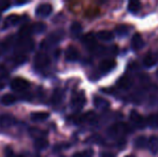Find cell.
<instances>
[{
	"label": "cell",
	"instance_id": "obj_35",
	"mask_svg": "<svg viewBox=\"0 0 158 157\" xmlns=\"http://www.w3.org/2000/svg\"><path fill=\"white\" fill-rule=\"evenodd\" d=\"M67 147H69L68 143H57V144L54 147V152L55 153H57V152L63 151L64 149H67Z\"/></svg>",
	"mask_w": 158,
	"mask_h": 157
},
{
	"label": "cell",
	"instance_id": "obj_31",
	"mask_svg": "<svg viewBox=\"0 0 158 157\" xmlns=\"http://www.w3.org/2000/svg\"><path fill=\"white\" fill-rule=\"evenodd\" d=\"M146 125L151 126L152 128H158V114H152L146 119Z\"/></svg>",
	"mask_w": 158,
	"mask_h": 157
},
{
	"label": "cell",
	"instance_id": "obj_41",
	"mask_svg": "<svg viewBox=\"0 0 158 157\" xmlns=\"http://www.w3.org/2000/svg\"><path fill=\"white\" fill-rule=\"evenodd\" d=\"M156 74H157V76H158V70H157V72H156Z\"/></svg>",
	"mask_w": 158,
	"mask_h": 157
},
{
	"label": "cell",
	"instance_id": "obj_4",
	"mask_svg": "<svg viewBox=\"0 0 158 157\" xmlns=\"http://www.w3.org/2000/svg\"><path fill=\"white\" fill-rule=\"evenodd\" d=\"M50 57L45 53H38L35 56V66L37 68H44L50 65Z\"/></svg>",
	"mask_w": 158,
	"mask_h": 157
},
{
	"label": "cell",
	"instance_id": "obj_18",
	"mask_svg": "<svg viewBox=\"0 0 158 157\" xmlns=\"http://www.w3.org/2000/svg\"><path fill=\"white\" fill-rule=\"evenodd\" d=\"M50 118L48 112H32L30 114V118L32 122H43Z\"/></svg>",
	"mask_w": 158,
	"mask_h": 157
},
{
	"label": "cell",
	"instance_id": "obj_7",
	"mask_svg": "<svg viewBox=\"0 0 158 157\" xmlns=\"http://www.w3.org/2000/svg\"><path fill=\"white\" fill-rule=\"evenodd\" d=\"M130 119L132 121V123L137 126L138 128H144L146 126L145 119L142 118V115L137 111H131L130 112Z\"/></svg>",
	"mask_w": 158,
	"mask_h": 157
},
{
	"label": "cell",
	"instance_id": "obj_38",
	"mask_svg": "<svg viewBox=\"0 0 158 157\" xmlns=\"http://www.w3.org/2000/svg\"><path fill=\"white\" fill-rule=\"evenodd\" d=\"M100 157H115V156H114V154L109 153V152H102V153L100 154Z\"/></svg>",
	"mask_w": 158,
	"mask_h": 157
},
{
	"label": "cell",
	"instance_id": "obj_34",
	"mask_svg": "<svg viewBox=\"0 0 158 157\" xmlns=\"http://www.w3.org/2000/svg\"><path fill=\"white\" fill-rule=\"evenodd\" d=\"M94 151L93 150H86V151L80 152V153H75L73 157H93Z\"/></svg>",
	"mask_w": 158,
	"mask_h": 157
},
{
	"label": "cell",
	"instance_id": "obj_6",
	"mask_svg": "<svg viewBox=\"0 0 158 157\" xmlns=\"http://www.w3.org/2000/svg\"><path fill=\"white\" fill-rule=\"evenodd\" d=\"M53 8L50 3H41L35 9V15L40 17H46L52 13Z\"/></svg>",
	"mask_w": 158,
	"mask_h": 157
},
{
	"label": "cell",
	"instance_id": "obj_11",
	"mask_svg": "<svg viewBox=\"0 0 158 157\" xmlns=\"http://www.w3.org/2000/svg\"><path fill=\"white\" fill-rule=\"evenodd\" d=\"M122 131H125V125L124 124H114L106 130V134L111 138H114V137L118 136L119 132Z\"/></svg>",
	"mask_w": 158,
	"mask_h": 157
},
{
	"label": "cell",
	"instance_id": "obj_2",
	"mask_svg": "<svg viewBox=\"0 0 158 157\" xmlns=\"http://www.w3.org/2000/svg\"><path fill=\"white\" fill-rule=\"evenodd\" d=\"M28 85H29V83L25 79L22 78H15L11 81V88L14 92H24L27 89Z\"/></svg>",
	"mask_w": 158,
	"mask_h": 157
},
{
	"label": "cell",
	"instance_id": "obj_14",
	"mask_svg": "<svg viewBox=\"0 0 158 157\" xmlns=\"http://www.w3.org/2000/svg\"><path fill=\"white\" fill-rule=\"evenodd\" d=\"M131 45H132L133 50H135V51H139L143 48V45H144L143 39H142V37L140 36L139 34L133 35L132 40H131Z\"/></svg>",
	"mask_w": 158,
	"mask_h": 157
},
{
	"label": "cell",
	"instance_id": "obj_1",
	"mask_svg": "<svg viewBox=\"0 0 158 157\" xmlns=\"http://www.w3.org/2000/svg\"><path fill=\"white\" fill-rule=\"evenodd\" d=\"M64 30H60V29L52 32L48 38L42 41L41 48H52V46L56 45V44L64 38Z\"/></svg>",
	"mask_w": 158,
	"mask_h": 157
},
{
	"label": "cell",
	"instance_id": "obj_24",
	"mask_svg": "<svg viewBox=\"0 0 158 157\" xmlns=\"http://www.w3.org/2000/svg\"><path fill=\"white\" fill-rule=\"evenodd\" d=\"M48 140L45 138H41V139H35V147L39 151H42V150L48 149Z\"/></svg>",
	"mask_w": 158,
	"mask_h": 157
},
{
	"label": "cell",
	"instance_id": "obj_3",
	"mask_svg": "<svg viewBox=\"0 0 158 157\" xmlns=\"http://www.w3.org/2000/svg\"><path fill=\"white\" fill-rule=\"evenodd\" d=\"M86 102V99L85 96H84V93L83 92H80V93H74L72 96V107L73 109L75 110H80L84 107Z\"/></svg>",
	"mask_w": 158,
	"mask_h": 157
},
{
	"label": "cell",
	"instance_id": "obj_40",
	"mask_svg": "<svg viewBox=\"0 0 158 157\" xmlns=\"http://www.w3.org/2000/svg\"><path fill=\"white\" fill-rule=\"evenodd\" d=\"M16 157H24V156H22V155H19V156H16Z\"/></svg>",
	"mask_w": 158,
	"mask_h": 157
},
{
	"label": "cell",
	"instance_id": "obj_27",
	"mask_svg": "<svg viewBox=\"0 0 158 157\" xmlns=\"http://www.w3.org/2000/svg\"><path fill=\"white\" fill-rule=\"evenodd\" d=\"M31 26H23V27L19 29V39H26L30 38V35H31Z\"/></svg>",
	"mask_w": 158,
	"mask_h": 157
},
{
	"label": "cell",
	"instance_id": "obj_25",
	"mask_svg": "<svg viewBox=\"0 0 158 157\" xmlns=\"http://www.w3.org/2000/svg\"><path fill=\"white\" fill-rule=\"evenodd\" d=\"M82 30H83V28H82V25L79 23V22H73L72 24H71V27H70V31H71V35H72L73 37H77L81 35Z\"/></svg>",
	"mask_w": 158,
	"mask_h": 157
},
{
	"label": "cell",
	"instance_id": "obj_16",
	"mask_svg": "<svg viewBox=\"0 0 158 157\" xmlns=\"http://www.w3.org/2000/svg\"><path fill=\"white\" fill-rule=\"evenodd\" d=\"M64 93L61 88H56V89L53 92V96H52V102L54 105H59L61 101L64 100Z\"/></svg>",
	"mask_w": 158,
	"mask_h": 157
},
{
	"label": "cell",
	"instance_id": "obj_8",
	"mask_svg": "<svg viewBox=\"0 0 158 157\" xmlns=\"http://www.w3.org/2000/svg\"><path fill=\"white\" fill-rule=\"evenodd\" d=\"M64 56H66V59L68 61H75V60H77V59H79L80 53H79V51H77V48H75V46L70 45V46H68V48H67Z\"/></svg>",
	"mask_w": 158,
	"mask_h": 157
},
{
	"label": "cell",
	"instance_id": "obj_21",
	"mask_svg": "<svg viewBox=\"0 0 158 157\" xmlns=\"http://www.w3.org/2000/svg\"><path fill=\"white\" fill-rule=\"evenodd\" d=\"M19 22V16L16 14H12V15H9L8 17L6 19V21H4V29L8 27H10V26H14L16 25L17 23Z\"/></svg>",
	"mask_w": 158,
	"mask_h": 157
},
{
	"label": "cell",
	"instance_id": "obj_37",
	"mask_svg": "<svg viewBox=\"0 0 158 157\" xmlns=\"http://www.w3.org/2000/svg\"><path fill=\"white\" fill-rule=\"evenodd\" d=\"M9 6H10V2H8V1H0V12L8 10Z\"/></svg>",
	"mask_w": 158,
	"mask_h": 157
},
{
	"label": "cell",
	"instance_id": "obj_30",
	"mask_svg": "<svg viewBox=\"0 0 158 157\" xmlns=\"http://www.w3.org/2000/svg\"><path fill=\"white\" fill-rule=\"evenodd\" d=\"M46 29V25L44 23H41V22H38V23L33 24L31 26V31L35 32V34H41V32H44Z\"/></svg>",
	"mask_w": 158,
	"mask_h": 157
},
{
	"label": "cell",
	"instance_id": "obj_29",
	"mask_svg": "<svg viewBox=\"0 0 158 157\" xmlns=\"http://www.w3.org/2000/svg\"><path fill=\"white\" fill-rule=\"evenodd\" d=\"M129 30H130V28H129L127 25H118V26H116V28H115V32H116L118 37L127 36Z\"/></svg>",
	"mask_w": 158,
	"mask_h": 157
},
{
	"label": "cell",
	"instance_id": "obj_39",
	"mask_svg": "<svg viewBox=\"0 0 158 157\" xmlns=\"http://www.w3.org/2000/svg\"><path fill=\"white\" fill-rule=\"evenodd\" d=\"M126 157H135V155H127Z\"/></svg>",
	"mask_w": 158,
	"mask_h": 157
},
{
	"label": "cell",
	"instance_id": "obj_13",
	"mask_svg": "<svg viewBox=\"0 0 158 157\" xmlns=\"http://www.w3.org/2000/svg\"><path fill=\"white\" fill-rule=\"evenodd\" d=\"M157 61H158L157 55L153 52H148V54L144 56V59H143V63L146 67H153V66L156 65Z\"/></svg>",
	"mask_w": 158,
	"mask_h": 157
},
{
	"label": "cell",
	"instance_id": "obj_36",
	"mask_svg": "<svg viewBox=\"0 0 158 157\" xmlns=\"http://www.w3.org/2000/svg\"><path fill=\"white\" fill-rule=\"evenodd\" d=\"M4 156L6 157H16V155L14 154V152H13L12 147H6V149H4Z\"/></svg>",
	"mask_w": 158,
	"mask_h": 157
},
{
	"label": "cell",
	"instance_id": "obj_10",
	"mask_svg": "<svg viewBox=\"0 0 158 157\" xmlns=\"http://www.w3.org/2000/svg\"><path fill=\"white\" fill-rule=\"evenodd\" d=\"M16 122V119L10 114H2L0 115V127L1 128H9L13 126Z\"/></svg>",
	"mask_w": 158,
	"mask_h": 157
},
{
	"label": "cell",
	"instance_id": "obj_33",
	"mask_svg": "<svg viewBox=\"0 0 158 157\" xmlns=\"http://www.w3.org/2000/svg\"><path fill=\"white\" fill-rule=\"evenodd\" d=\"M82 119L88 122V123H95L96 119H97V115H96L94 112H87L85 115L82 116Z\"/></svg>",
	"mask_w": 158,
	"mask_h": 157
},
{
	"label": "cell",
	"instance_id": "obj_22",
	"mask_svg": "<svg viewBox=\"0 0 158 157\" xmlns=\"http://www.w3.org/2000/svg\"><path fill=\"white\" fill-rule=\"evenodd\" d=\"M131 84H132V82H131L130 78L127 76H122V78L118 80V82H117V86H118L119 88H122V89H128L131 86Z\"/></svg>",
	"mask_w": 158,
	"mask_h": 157
},
{
	"label": "cell",
	"instance_id": "obj_15",
	"mask_svg": "<svg viewBox=\"0 0 158 157\" xmlns=\"http://www.w3.org/2000/svg\"><path fill=\"white\" fill-rule=\"evenodd\" d=\"M0 102H1V105H4V107H9V105H12L16 102V97L12 94H6L1 97Z\"/></svg>",
	"mask_w": 158,
	"mask_h": 157
},
{
	"label": "cell",
	"instance_id": "obj_28",
	"mask_svg": "<svg viewBox=\"0 0 158 157\" xmlns=\"http://www.w3.org/2000/svg\"><path fill=\"white\" fill-rule=\"evenodd\" d=\"M148 139H146L144 136H140L135 139L133 144H135V147H137V149H143V147H148Z\"/></svg>",
	"mask_w": 158,
	"mask_h": 157
},
{
	"label": "cell",
	"instance_id": "obj_32",
	"mask_svg": "<svg viewBox=\"0 0 158 157\" xmlns=\"http://www.w3.org/2000/svg\"><path fill=\"white\" fill-rule=\"evenodd\" d=\"M13 60H14V64L16 66H21V65H24V64L28 60V58H27V56H25L24 54H19L14 57Z\"/></svg>",
	"mask_w": 158,
	"mask_h": 157
},
{
	"label": "cell",
	"instance_id": "obj_9",
	"mask_svg": "<svg viewBox=\"0 0 158 157\" xmlns=\"http://www.w3.org/2000/svg\"><path fill=\"white\" fill-rule=\"evenodd\" d=\"M19 48H22L25 52H30L35 48V42L31 38H26V39H19Z\"/></svg>",
	"mask_w": 158,
	"mask_h": 157
},
{
	"label": "cell",
	"instance_id": "obj_42",
	"mask_svg": "<svg viewBox=\"0 0 158 157\" xmlns=\"http://www.w3.org/2000/svg\"><path fill=\"white\" fill-rule=\"evenodd\" d=\"M0 19H1V14H0Z\"/></svg>",
	"mask_w": 158,
	"mask_h": 157
},
{
	"label": "cell",
	"instance_id": "obj_19",
	"mask_svg": "<svg viewBox=\"0 0 158 157\" xmlns=\"http://www.w3.org/2000/svg\"><path fill=\"white\" fill-rule=\"evenodd\" d=\"M97 38L101 40V41L109 42L114 39V35H113V32L109 31V30H100L97 34Z\"/></svg>",
	"mask_w": 158,
	"mask_h": 157
},
{
	"label": "cell",
	"instance_id": "obj_26",
	"mask_svg": "<svg viewBox=\"0 0 158 157\" xmlns=\"http://www.w3.org/2000/svg\"><path fill=\"white\" fill-rule=\"evenodd\" d=\"M140 9H141V3H140V1H138V0H131V1L128 2V10H129V12L135 14V13L139 12Z\"/></svg>",
	"mask_w": 158,
	"mask_h": 157
},
{
	"label": "cell",
	"instance_id": "obj_12",
	"mask_svg": "<svg viewBox=\"0 0 158 157\" xmlns=\"http://www.w3.org/2000/svg\"><path fill=\"white\" fill-rule=\"evenodd\" d=\"M82 41H83L84 45L87 48H89V50H94L96 46H97V43H96V36L94 34L85 35V36L83 37V39H82Z\"/></svg>",
	"mask_w": 158,
	"mask_h": 157
},
{
	"label": "cell",
	"instance_id": "obj_17",
	"mask_svg": "<svg viewBox=\"0 0 158 157\" xmlns=\"http://www.w3.org/2000/svg\"><path fill=\"white\" fill-rule=\"evenodd\" d=\"M94 105L96 108L100 110H106L110 107V102L108 100H106L102 97H95L94 98Z\"/></svg>",
	"mask_w": 158,
	"mask_h": 157
},
{
	"label": "cell",
	"instance_id": "obj_23",
	"mask_svg": "<svg viewBox=\"0 0 158 157\" xmlns=\"http://www.w3.org/2000/svg\"><path fill=\"white\" fill-rule=\"evenodd\" d=\"M29 134L31 137H33V138L41 139V138H44V137L48 134V131H46V130L40 129V128H30Z\"/></svg>",
	"mask_w": 158,
	"mask_h": 157
},
{
	"label": "cell",
	"instance_id": "obj_5",
	"mask_svg": "<svg viewBox=\"0 0 158 157\" xmlns=\"http://www.w3.org/2000/svg\"><path fill=\"white\" fill-rule=\"evenodd\" d=\"M116 66L114 59H103V60L100 61L99 64V69L102 73H109L111 72Z\"/></svg>",
	"mask_w": 158,
	"mask_h": 157
},
{
	"label": "cell",
	"instance_id": "obj_20",
	"mask_svg": "<svg viewBox=\"0 0 158 157\" xmlns=\"http://www.w3.org/2000/svg\"><path fill=\"white\" fill-rule=\"evenodd\" d=\"M148 147L150 149L152 154H157L158 153V138L155 136L151 137L148 140Z\"/></svg>",
	"mask_w": 158,
	"mask_h": 157
}]
</instances>
